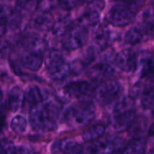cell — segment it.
<instances>
[{"label":"cell","mask_w":154,"mask_h":154,"mask_svg":"<svg viewBox=\"0 0 154 154\" xmlns=\"http://www.w3.org/2000/svg\"><path fill=\"white\" fill-rule=\"evenodd\" d=\"M108 22L115 26H126L131 24L134 18L135 14L133 9L124 4L114 5L106 14Z\"/></svg>","instance_id":"8992f818"},{"label":"cell","mask_w":154,"mask_h":154,"mask_svg":"<svg viewBox=\"0 0 154 154\" xmlns=\"http://www.w3.org/2000/svg\"><path fill=\"white\" fill-rule=\"evenodd\" d=\"M105 8L104 0H92L84 9L83 13L79 17L80 25L88 28L97 25L99 22L100 12Z\"/></svg>","instance_id":"ba28073f"},{"label":"cell","mask_w":154,"mask_h":154,"mask_svg":"<svg viewBox=\"0 0 154 154\" xmlns=\"http://www.w3.org/2000/svg\"><path fill=\"white\" fill-rule=\"evenodd\" d=\"M10 49V44L8 42L5 41L0 37V57H5V55L8 54Z\"/></svg>","instance_id":"836d02e7"},{"label":"cell","mask_w":154,"mask_h":154,"mask_svg":"<svg viewBox=\"0 0 154 154\" xmlns=\"http://www.w3.org/2000/svg\"><path fill=\"white\" fill-rule=\"evenodd\" d=\"M88 78L95 82L108 80L115 74V69L106 62H98L93 65L88 70Z\"/></svg>","instance_id":"8fae6325"},{"label":"cell","mask_w":154,"mask_h":154,"mask_svg":"<svg viewBox=\"0 0 154 154\" xmlns=\"http://www.w3.org/2000/svg\"><path fill=\"white\" fill-rule=\"evenodd\" d=\"M136 112L129 98H119L115 102L111 115V124L114 129L122 133L132 127L135 121Z\"/></svg>","instance_id":"3957f363"},{"label":"cell","mask_w":154,"mask_h":154,"mask_svg":"<svg viewBox=\"0 0 154 154\" xmlns=\"http://www.w3.org/2000/svg\"><path fill=\"white\" fill-rule=\"evenodd\" d=\"M22 44L25 51L42 53L47 46V42L39 34L30 33L22 39Z\"/></svg>","instance_id":"4fadbf2b"},{"label":"cell","mask_w":154,"mask_h":154,"mask_svg":"<svg viewBox=\"0 0 154 154\" xmlns=\"http://www.w3.org/2000/svg\"><path fill=\"white\" fill-rule=\"evenodd\" d=\"M64 56L61 53L60 51L53 49L47 52V55L45 57V66L48 69H51L60 63H61L62 61H64Z\"/></svg>","instance_id":"d4e9b609"},{"label":"cell","mask_w":154,"mask_h":154,"mask_svg":"<svg viewBox=\"0 0 154 154\" xmlns=\"http://www.w3.org/2000/svg\"><path fill=\"white\" fill-rule=\"evenodd\" d=\"M60 112V103L48 100L45 104H38L30 108L29 121L32 128L40 134H46L56 128V119Z\"/></svg>","instance_id":"6da1fadb"},{"label":"cell","mask_w":154,"mask_h":154,"mask_svg":"<svg viewBox=\"0 0 154 154\" xmlns=\"http://www.w3.org/2000/svg\"><path fill=\"white\" fill-rule=\"evenodd\" d=\"M143 25H144L143 28V32L145 31L146 32L152 35L153 31V14H152V6H150L144 11L143 14Z\"/></svg>","instance_id":"4316f807"},{"label":"cell","mask_w":154,"mask_h":154,"mask_svg":"<svg viewBox=\"0 0 154 154\" xmlns=\"http://www.w3.org/2000/svg\"><path fill=\"white\" fill-rule=\"evenodd\" d=\"M142 69H141V76L142 78L152 77L153 74V60L152 57H146L142 60Z\"/></svg>","instance_id":"83f0119b"},{"label":"cell","mask_w":154,"mask_h":154,"mask_svg":"<svg viewBox=\"0 0 154 154\" xmlns=\"http://www.w3.org/2000/svg\"><path fill=\"white\" fill-rule=\"evenodd\" d=\"M32 151L28 146H16L15 153H30Z\"/></svg>","instance_id":"e575fe53"},{"label":"cell","mask_w":154,"mask_h":154,"mask_svg":"<svg viewBox=\"0 0 154 154\" xmlns=\"http://www.w3.org/2000/svg\"><path fill=\"white\" fill-rule=\"evenodd\" d=\"M42 62H43L42 53H38V52L25 51V53L19 60V63L21 67L30 71L39 70L42 65Z\"/></svg>","instance_id":"5bb4252c"},{"label":"cell","mask_w":154,"mask_h":154,"mask_svg":"<svg viewBox=\"0 0 154 154\" xmlns=\"http://www.w3.org/2000/svg\"><path fill=\"white\" fill-rule=\"evenodd\" d=\"M32 25L39 31L47 32L51 30L53 24V18L48 12L38 11L32 14Z\"/></svg>","instance_id":"2e32d148"},{"label":"cell","mask_w":154,"mask_h":154,"mask_svg":"<svg viewBox=\"0 0 154 154\" xmlns=\"http://www.w3.org/2000/svg\"><path fill=\"white\" fill-rule=\"evenodd\" d=\"M114 63L122 71L130 73L137 68V56L133 50L125 49L116 54Z\"/></svg>","instance_id":"9c48e42d"},{"label":"cell","mask_w":154,"mask_h":154,"mask_svg":"<svg viewBox=\"0 0 154 154\" xmlns=\"http://www.w3.org/2000/svg\"><path fill=\"white\" fill-rule=\"evenodd\" d=\"M61 44L67 51H75L83 47L88 40V28L77 24L72 25L63 35Z\"/></svg>","instance_id":"5b68a950"},{"label":"cell","mask_w":154,"mask_h":154,"mask_svg":"<svg viewBox=\"0 0 154 154\" xmlns=\"http://www.w3.org/2000/svg\"><path fill=\"white\" fill-rule=\"evenodd\" d=\"M27 125H28V122L26 118L21 115L15 116L11 120V123H10L11 129L17 134H23L27 129Z\"/></svg>","instance_id":"484cf974"},{"label":"cell","mask_w":154,"mask_h":154,"mask_svg":"<svg viewBox=\"0 0 154 154\" xmlns=\"http://www.w3.org/2000/svg\"><path fill=\"white\" fill-rule=\"evenodd\" d=\"M51 151L53 153H79L83 152V148L72 139H62L56 141Z\"/></svg>","instance_id":"9a60e30c"},{"label":"cell","mask_w":154,"mask_h":154,"mask_svg":"<svg viewBox=\"0 0 154 154\" xmlns=\"http://www.w3.org/2000/svg\"><path fill=\"white\" fill-rule=\"evenodd\" d=\"M96 116V106L93 102L82 101L71 105L64 113L66 124L73 128H82L90 124Z\"/></svg>","instance_id":"7a4b0ae2"},{"label":"cell","mask_w":154,"mask_h":154,"mask_svg":"<svg viewBox=\"0 0 154 154\" xmlns=\"http://www.w3.org/2000/svg\"><path fill=\"white\" fill-rule=\"evenodd\" d=\"M123 89L124 88L119 81L106 80L101 82L100 86L96 89V98L103 106L110 105L121 97Z\"/></svg>","instance_id":"277c9868"},{"label":"cell","mask_w":154,"mask_h":154,"mask_svg":"<svg viewBox=\"0 0 154 154\" xmlns=\"http://www.w3.org/2000/svg\"><path fill=\"white\" fill-rule=\"evenodd\" d=\"M146 152V141L143 138L134 139L123 149L122 152L125 153H144Z\"/></svg>","instance_id":"cb8c5ba5"},{"label":"cell","mask_w":154,"mask_h":154,"mask_svg":"<svg viewBox=\"0 0 154 154\" xmlns=\"http://www.w3.org/2000/svg\"><path fill=\"white\" fill-rule=\"evenodd\" d=\"M72 26V19L69 15L65 14L60 16L53 22L51 31L55 36H62Z\"/></svg>","instance_id":"44dd1931"},{"label":"cell","mask_w":154,"mask_h":154,"mask_svg":"<svg viewBox=\"0 0 154 154\" xmlns=\"http://www.w3.org/2000/svg\"><path fill=\"white\" fill-rule=\"evenodd\" d=\"M83 0H58L59 6L63 10H71L78 6Z\"/></svg>","instance_id":"4dcf8cb0"},{"label":"cell","mask_w":154,"mask_h":154,"mask_svg":"<svg viewBox=\"0 0 154 154\" xmlns=\"http://www.w3.org/2000/svg\"><path fill=\"white\" fill-rule=\"evenodd\" d=\"M143 38V30L140 26L130 28L125 34L124 41L128 45H136L142 42Z\"/></svg>","instance_id":"603a6c76"},{"label":"cell","mask_w":154,"mask_h":154,"mask_svg":"<svg viewBox=\"0 0 154 154\" xmlns=\"http://www.w3.org/2000/svg\"><path fill=\"white\" fill-rule=\"evenodd\" d=\"M16 146L11 141H0V153H15Z\"/></svg>","instance_id":"f546056e"},{"label":"cell","mask_w":154,"mask_h":154,"mask_svg":"<svg viewBox=\"0 0 154 154\" xmlns=\"http://www.w3.org/2000/svg\"><path fill=\"white\" fill-rule=\"evenodd\" d=\"M141 103L143 108L145 109H151L153 106V88L152 86L150 88L147 87V88L143 91V93L141 95Z\"/></svg>","instance_id":"f1b7e54d"},{"label":"cell","mask_w":154,"mask_h":154,"mask_svg":"<svg viewBox=\"0 0 154 154\" xmlns=\"http://www.w3.org/2000/svg\"><path fill=\"white\" fill-rule=\"evenodd\" d=\"M106 133V126L104 125H97L87 129L82 134V139L85 142L91 143L99 140Z\"/></svg>","instance_id":"7402d4cb"},{"label":"cell","mask_w":154,"mask_h":154,"mask_svg":"<svg viewBox=\"0 0 154 154\" xmlns=\"http://www.w3.org/2000/svg\"><path fill=\"white\" fill-rule=\"evenodd\" d=\"M39 0H16L15 12L22 17L32 15L37 10Z\"/></svg>","instance_id":"ffe728a7"},{"label":"cell","mask_w":154,"mask_h":154,"mask_svg":"<svg viewBox=\"0 0 154 154\" xmlns=\"http://www.w3.org/2000/svg\"><path fill=\"white\" fill-rule=\"evenodd\" d=\"M125 144L122 138L117 136L107 137L105 140L98 141L94 143L90 146L87 147L88 152L90 153H115L122 152Z\"/></svg>","instance_id":"52a82bcc"},{"label":"cell","mask_w":154,"mask_h":154,"mask_svg":"<svg viewBox=\"0 0 154 154\" xmlns=\"http://www.w3.org/2000/svg\"><path fill=\"white\" fill-rule=\"evenodd\" d=\"M56 0H39L37 9L42 12H50L54 6Z\"/></svg>","instance_id":"1f68e13d"},{"label":"cell","mask_w":154,"mask_h":154,"mask_svg":"<svg viewBox=\"0 0 154 154\" xmlns=\"http://www.w3.org/2000/svg\"><path fill=\"white\" fill-rule=\"evenodd\" d=\"M116 1H118L119 3H123L124 5H127L133 10L141 7L145 2V0H116Z\"/></svg>","instance_id":"d6a6232c"},{"label":"cell","mask_w":154,"mask_h":154,"mask_svg":"<svg viewBox=\"0 0 154 154\" xmlns=\"http://www.w3.org/2000/svg\"><path fill=\"white\" fill-rule=\"evenodd\" d=\"M92 91L91 84L84 80L71 81L63 88V92L68 97L76 99H83L89 96Z\"/></svg>","instance_id":"30bf717a"},{"label":"cell","mask_w":154,"mask_h":154,"mask_svg":"<svg viewBox=\"0 0 154 154\" xmlns=\"http://www.w3.org/2000/svg\"><path fill=\"white\" fill-rule=\"evenodd\" d=\"M116 38V34L115 31H113L107 26L102 25L96 30L93 39L95 46L100 51H104L113 43Z\"/></svg>","instance_id":"7c38bea8"},{"label":"cell","mask_w":154,"mask_h":154,"mask_svg":"<svg viewBox=\"0 0 154 154\" xmlns=\"http://www.w3.org/2000/svg\"><path fill=\"white\" fill-rule=\"evenodd\" d=\"M23 102V91L21 87L14 86L8 94V108L11 112H17Z\"/></svg>","instance_id":"d6986e66"},{"label":"cell","mask_w":154,"mask_h":154,"mask_svg":"<svg viewBox=\"0 0 154 154\" xmlns=\"http://www.w3.org/2000/svg\"><path fill=\"white\" fill-rule=\"evenodd\" d=\"M3 106H4V94L2 89L0 88V113H2Z\"/></svg>","instance_id":"d590c367"},{"label":"cell","mask_w":154,"mask_h":154,"mask_svg":"<svg viewBox=\"0 0 154 154\" xmlns=\"http://www.w3.org/2000/svg\"><path fill=\"white\" fill-rule=\"evenodd\" d=\"M71 73H72L71 66L69 63L66 62V60L62 61L61 63H60L51 69H48V75L54 81L64 80Z\"/></svg>","instance_id":"ac0fdd59"},{"label":"cell","mask_w":154,"mask_h":154,"mask_svg":"<svg viewBox=\"0 0 154 154\" xmlns=\"http://www.w3.org/2000/svg\"><path fill=\"white\" fill-rule=\"evenodd\" d=\"M45 95L41 88L38 86H30L23 92V105L25 104L30 107L42 103L44 101Z\"/></svg>","instance_id":"e0dca14e"}]
</instances>
